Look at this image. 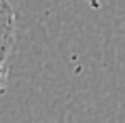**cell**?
Wrapping results in <instances>:
<instances>
[{"label":"cell","mask_w":125,"mask_h":123,"mask_svg":"<svg viewBox=\"0 0 125 123\" xmlns=\"http://www.w3.org/2000/svg\"><path fill=\"white\" fill-rule=\"evenodd\" d=\"M2 78H7V68H9V55L15 45V11L9 0H2Z\"/></svg>","instance_id":"6da1fadb"}]
</instances>
